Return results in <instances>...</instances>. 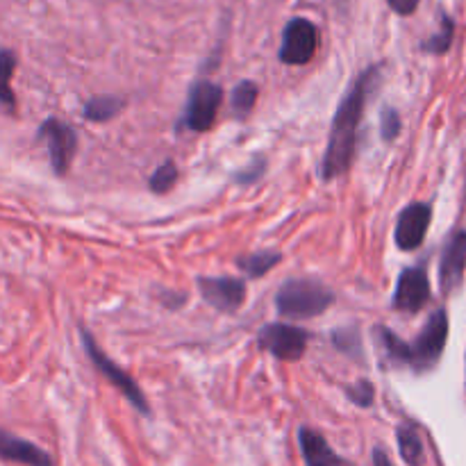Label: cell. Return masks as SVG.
Returning <instances> with one entry per match:
<instances>
[{
  "label": "cell",
  "mask_w": 466,
  "mask_h": 466,
  "mask_svg": "<svg viewBox=\"0 0 466 466\" xmlns=\"http://www.w3.org/2000/svg\"><path fill=\"white\" fill-rule=\"evenodd\" d=\"M378 77H380V66H369L355 80V85L350 86V91L337 107L326 155L321 159L323 180H335L337 176L349 171V167L353 164L355 148H358V127L362 121L364 107H367L369 94L376 86Z\"/></svg>",
  "instance_id": "6da1fadb"
},
{
  "label": "cell",
  "mask_w": 466,
  "mask_h": 466,
  "mask_svg": "<svg viewBox=\"0 0 466 466\" xmlns=\"http://www.w3.org/2000/svg\"><path fill=\"white\" fill-rule=\"evenodd\" d=\"M335 294L326 285L309 278L287 280L276 294V308L285 319H314L328 312Z\"/></svg>",
  "instance_id": "7a4b0ae2"
},
{
  "label": "cell",
  "mask_w": 466,
  "mask_h": 466,
  "mask_svg": "<svg viewBox=\"0 0 466 466\" xmlns=\"http://www.w3.org/2000/svg\"><path fill=\"white\" fill-rule=\"evenodd\" d=\"M446 339H449V314L446 309H435L414 344H410L408 367L417 373L431 371L444 353Z\"/></svg>",
  "instance_id": "3957f363"
},
{
  "label": "cell",
  "mask_w": 466,
  "mask_h": 466,
  "mask_svg": "<svg viewBox=\"0 0 466 466\" xmlns=\"http://www.w3.org/2000/svg\"><path fill=\"white\" fill-rule=\"evenodd\" d=\"M80 335H82V341H85L86 355H89V360H91V362H94V367L98 369V371L103 373V376L107 378V380L112 382V385L116 387V390L121 391V394L126 396V399L130 400V403L135 405V408L139 410V412L148 414L150 412L148 400H146V396H144V391H141V387L137 385L135 380H132L130 373L123 371V369L118 367V364L114 362L112 358H107V355H105L103 350L98 349V344H96L94 337H91L89 332L80 330Z\"/></svg>",
  "instance_id": "277c9868"
},
{
  "label": "cell",
  "mask_w": 466,
  "mask_h": 466,
  "mask_svg": "<svg viewBox=\"0 0 466 466\" xmlns=\"http://www.w3.org/2000/svg\"><path fill=\"white\" fill-rule=\"evenodd\" d=\"M223 103V89L209 80H198L189 91L185 109V127L194 132H208L214 126L218 107Z\"/></svg>",
  "instance_id": "5b68a950"
},
{
  "label": "cell",
  "mask_w": 466,
  "mask_h": 466,
  "mask_svg": "<svg viewBox=\"0 0 466 466\" xmlns=\"http://www.w3.org/2000/svg\"><path fill=\"white\" fill-rule=\"evenodd\" d=\"M309 335L299 326H287V323H267L258 332V341L264 350L282 362H299L308 349Z\"/></svg>",
  "instance_id": "8992f818"
},
{
  "label": "cell",
  "mask_w": 466,
  "mask_h": 466,
  "mask_svg": "<svg viewBox=\"0 0 466 466\" xmlns=\"http://www.w3.org/2000/svg\"><path fill=\"white\" fill-rule=\"evenodd\" d=\"M319 32L308 18H291L282 32L280 62L289 66H303L317 55Z\"/></svg>",
  "instance_id": "52a82bcc"
},
{
  "label": "cell",
  "mask_w": 466,
  "mask_h": 466,
  "mask_svg": "<svg viewBox=\"0 0 466 466\" xmlns=\"http://www.w3.org/2000/svg\"><path fill=\"white\" fill-rule=\"evenodd\" d=\"M39 139L46 141L53 171L57 176H64L71 168L73 157H76L77 132L59 118H46L39 127Z\"/></svg>",
  "instance_id": "ba28073f"
},
{
  "label": "cell",
  "mask_w": 466,
  "mask_h": 466,
  "mask_svg": "<svg viewBox=\"0 0 466 466\" xmlns=\"http://www.w3.org/2000/svg\"><path fill=\"white\" fill-rule=\"evenodd\" d=\"M428 300H431V280H428L426 268L423 267L405 268V271L399 276L394 299H391L394 309L414 314L421 308H426Z\"/></svg>",
  "instance_id": "9c48e42d"
},
{
  "label": "cell",
  "mask_w": 466,
  "mask_h": 466,
  "mask_svg": "<svg viewBox=\"0 0 466 466\" xmlns=\"http://www.w3.org/2000/svg\"><path fill=\"white\" fill-rule=\"evenodd\" d=\"M432 209L428 203H412L400 212L396 221L394 241L400 250H417L423 244L431 228Z\"/></svg>",
  "instance_id": "30bf717a"
},
{
  "label": "cell",
  "mask_w": 466,
  "mask_h": 466,
  "mask_svg": "<svg viewBox=\"0 0 466 466\" xmlns=\"http://www.w3.org/2000/svg\"><path fill=\"white\" fill-rule=\"evenodd\" d=\"M200 296L218 312H237L246 299V285L239 278H198Z\"/></svg>",
  "instance_id": "8fae6325"
},
{
  "label": "cell",
  "mask_w": 466,
  "mask_h": 466,
  "mask_svg": "<svg viewBox=\"0 0 466 466\" xmlns=\"http://www.w3.org/2000/svg\"><path fill=\"white\" fill-rule=\"evenodd\" d=\"M466 268V232H453V237L446 244L444 253H441V262H440V282L441 289L449 294L453 291L455 287L462 282Z\"/></svg>",
  "instance_id": "7c38bea8"
},
{
  "label": "cell",
  "mask_w": 466,
  "mask_h": 466,
  "mask_svg": "<svg viewBox=\"0 0 466 466\" xmlns=\"http://www.w3.org/2000/svg\"><path fill=\"white\" fill-rule=\"evenodd\" d=\"M0 460L25 466H53V460L46 451H41L32 441L3 431V428H0Z\"/></svg>",
  "instance_id": "4fadbf2b"
},
{
  "label": "cell",
  "mask_w": 466,
  "mask_h": 466,
  "mask_svg": "<svg viewBox=\"0 0 466 466\" xmlns=\"http://www.w3.org/2000/svg\"><path fill=\"white\" fill-rule=\"evenodd\" d=\"M299 444L300 453L308 466H353L349 460L339 458L328 444L326 437L321 432L312 431V428H300L299 431Z\"/></svg>",
  "instance_id": "5bb4252c"
},
{
  "label": "cell",
  "mask_w": 466,
  "mask_h": 466,
  "mask_svg": "<svg viewBox=\"0 0 466 466\" xmlns=\"http://www.w3.org/2000/svg\"><path fill=\"white\" fill-rule=\"evenodd\" d=\"M396 440H399L400 458L405 460V464L421 466L426 462V451H423L421 435H419V431L412 423H400L396 428Z\"/></svg>",
  "instance_id": "9a60e30c"
},
{
  "label": "cell",
  "mask_w": 466,
  "mask_h": 466,
  "mask_svg": "<svg viewBox=\"0 0 466 466\" xmlns=\"http://www.w3.org/2000/svg\"><path fill=\"white\" fill-rule=\"evenodd\" d=\"M14 68H16V55L7 48H0V105L9 112L16 107V96L12 89Z\"/></svg>",
  "instance_id": "2e32d148"
},
{
  "label": "cell",
  "mask_w": 466,
  "mask_h": 466,
  "mask_svg": "<svg viewBox=\"0 0 466 466\" xmlns=\"http://www.w3.org/2000/svg\"><path fill=\"white\" fill-rule=\"evenodd\" d=\"M373 335H376L378 344L382 346V350H385V355L391 360V362L399 364V367H403V364L408 367L410 344H405V341L400 339L399 335H394L387 326H376Z\"/></svg>",
  "instance_id": "e0dca14e"
},
{
  "label": "cell",
  "mask_w": 466,
  "mask_h": 466,
  "mask_svg": "<svg viewBox=\"0 0 466 466\" xmlns=\"http://www.w3.org/2000/svg\"><path fill=\"white\" fill-rule=\"evenodd\" d=\"M121 109L123 100L116 98V96H96V98L86 100L85 118H89L91 123H105L112 121Z\"/></svg>",
  "instance_id": "ac0fdd59"
},
{
  "label": "cell",
  "mask_w": 466,
  "mask_h": 466,
  "mask_svg": "<svg viewBox=\"0 0 466 466\" xmlns=\"http://www.w3.org/2000/svg\"><path fill=\"white\" fill-rule=\"evenodd\" d=\"M280 253L276 250H262V253H253V255H246V258L237 259L241 271L250 278H262L264 273L271 271L278 262H280Z\"/></svg>",
  "instance_id": "d6986e66"
},
{
  "label": "cell",
  "mask_w": 466,
  "mask_h": 466,
  "mask_svg": "<svg viewBox=\"0 0 466 466\" xmlns=\"http://www.w3.org/2000/svg\"><path fill=\"white\" fill-rule=\"evenodd\" d=\"M255 103H258V85L250 80L239 82V85L235 86V91H232V98H230L232 114H235V118L248 116V114L253 112Z\"/></svg>",
  "instance_id": "ffe728a7"
},
{
  "label": "cell",
  "mask_w": 466,
  "mask_h": 466,
  "mask_svg": "<svg viewBox=\"0 0 466 466\" xmlns=\"http://www.w3.org/2000/svg\"><path fill=\"white\" fill-rule=\"evenodd\" d=\"M453 35H455L453 18L444 16L441 18V30L437 32V35H432L428 41H423L421 48L426 50V53H432V55H444L446 50L451 48V44H453Z\"/></svg>",
  "instance_id": "44dd1931"
},
{
  "label": "cell",
  "mask_w": 466,
  "mask_h": 466,
  "mask_svg": "<svg viewBox=\"0 0 466 466\" xmlns=\"http://www.w3.org/2000/svg\"><path fill=\"white\" fill-rule=\"evenodd\" d=\"M332 344L337 350L350 355V358H358L362 353V337H360L358 328H341V330L332 332Z\"/></svg>",
  "instance_id": "7402d4cb"
},
{
  "label": "cell",
  "mask_w": 466,
  "mask_h": 466,
  "mask_svg": "<svg viewBox=\"0 0 466 466\" xmlns=\"http://www.w3.org/2000/svg\"><path fill=\"white\" fill-rule=\"evenodd\" d=\"M177 182V167L176 164L168 159V162H164L162 167L155 168V173L150 176V191L153 194H167V191L173 189V185Z\"/></svg>",
  "instance_id": "603a6c76"
},
{
  "label": "cell",
  "mask_w": 466,
  "mask_h": 466,
  "mask_svg": "<svg viewBox=\"0 0 466 466\" xmlns=\"http://www.w3.org/2000/svg\"><path fill=\"white\" fill-rule=\"evenodd\" d=\"M346 394L360 408H371L373 399H376V390L369 380H358L353 387H346Z\"/></svg>",
  "instance_id": "cb8c5ba5"
},
{
  "label": "cell",
  "mask_w": 466,
  "mask_h": 466,
  "mask_svg": "<svg viewBox=\"0 0 466 466\" xmlns=\"http://www.w3.org/2000/svg\"><path fill=\"white\" fill-rule=\"evenodd\" d=\"M400 135V116L396 109L387 107L382 112V139L385 141H394L396 137Z\"/></svg>",
  "instance_id": "d4e9b609"
},
{
  "label": "cell",
  "mask_w": 466,
  "mask_h": 466,
  "mask_svg": "<svg viewBox=\"0 0 466 466\" xmlns=\"http://www.w3.org/2000/svg\"><path fill=\"white\" fill-rule=\"evenodd\" d=\"M387 3H390V7L394 9L396 14H400V16H410V14L417 12L421 0H387Z\"/></svg>",
  "instance_id": "484cf974"
},
{
  "label": "cell",
  "mask_w": 466,
  "mask_h": 466,
  "mask_svg": "<svg viewBox=\"0 0 466 466\" xmlns=\"http://www.w3.org/2000/svg\"><path fill=\"white\" fill-rule=\"evenodd\" d=\"M264 173V162L258 164V168H246V171L237 173V182H253L255 177H259Z\"/></svg>",
  "instance_id": "4316f807"
},
{
  "label": "cell",
  "mask_w": 466,
  "mask_h": 466,
  "mask_svg": "<svg viewBox=\"0 0 466 466\" xmlns=\"http://www.w3.org/2000/svg\"><path fill=\"white\" fill-rule=\"evenodd\" d=\"M373 466H394V464H391L390 455H387L385 451L376 449L373 451Z\"/></svg>",
  "instance_id": "83f0119b"
}]
</instances>
